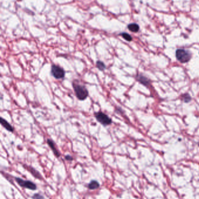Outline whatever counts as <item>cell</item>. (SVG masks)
I'll use <instances>...</instances> for the list:
<instances>
[{
  "instance_id": "obj_1",
  "label": "cell",
  "mask_w": 199,
  "mask_h": 199,
  "mask_svg": "<svg viewBox=\"0 0 199 199\" xmlns=\"http://www.w3.org/2000/svg\"><path fill=\"white\" fill-rule=\"evenodd\" d=\"M72 87L75 94V96L79 101H84L88 96V91L86 88L82 85L76 83V81L72 82Z\"/></svg>"
},
{
  "instance_id": "obj_2",
  "label": "cell",
  "mask_w": 199,
  "mask_h": 199,
  "mask_svg": "<svg viewBox=\"0 0 199 199\" xmlns=\"http://www.w3.org/2000/svg\"><path fill=\"white\" fill-rule=\"evenodd\" d=\"M176 57L180 62L184 63L188 62L191 60L192 55L189 51H187L185 49H179L176 52Z\"/></svg>"
},
{
  "instance_id": "obj_3",
  "label": "cell",
  "mask_w": 199,
  "mask_h": 199,
  "mask_svg": "<svg viewBox=\"0 0 199 199\" xmlns=\"http://www.w3.org/2000/svg\"><path fill=\"white\" fill-rule=\"evenodd\" d=\"M96 120L101 125L106 126L110 125L112 123V119L105 113L102 112H97L94 113Z\"/></svg>"
},
{
  "instance_id": "obj_4",
  "label": "cell",
  "mask_w": 199,
  "mask_h": 199,
  "mask_svg": "<svg viewBox=\"0 0 199 199\" xmlns=\"http://www.w3.org/2000/svg\"><path fill=\"white\" fill-rule=\"evenodd\" d=\"M65 74V71L62 67L56 64H53L51 67V75L56 79H63Z\"/></svg>"
},
{
  "instance_id": "obj_5",
  "label": "cell",
  "mask_w": 199,
  "mask_h": 199,
  "mask_svg": "<svg viewBox=\"0 0 199 199\" xmlns=\"http://www.w3.org/2000/svg\"><path fill=\"white\" fill-rule=\"evenodd\" d=\"M15 181L18 183V184L21 187H23V188H26V189H28L32 191H35L37 189L36 185L34 183L30 181H25L19 178H16Z\"/></svg>"
},
{
  "instance_id": "obj_6",
  "label": "cell",
  "mask_w": 199,
  "mask_h": 199,
  "mask_svg": "<svg viewBox=\"0 0 199 199\" xmlns=\"http://www.w3.org/2000/svg\"><path fill=\"white\" fill-rule=\"evenodd\" d=\"M47 142L48 145H49V147H50V148L52 149V150L53 151V153L55 154V155L57 157H59L60 155V154L59 151L57 150V148L56 147V144H55L54 141H53L52 140H51V139H48V140H47Z\"/></svg>"
},
{
  "instance_id": "obj_7",
  "label": "cell",
  "mask_w": 199,
  "mask_h": 199,
  "mask_svg": "<svg viewBox=\"0 0 199 199\" xmlns=\"http://www.w3.org/2000/svg\"><path fill=\"white\" fill-rule=\"evenodd\" d=\"M1 125L8 132H13V127L4 119H3L2 118H1Z\"/></svg>"
},
{
  "instance_id": "obj_8",
  "label": "cell",
  "mask_w": 199,
  "mask_h": 199,
  "mask_svg": "<svg viewBox=\"0 0 199 199\" xmlns=\"http://www.w3.org/2000/svg\"><path fill=\"white\" fill-rule=\"evenodd\" d=\"M137 80L144 85L147 86L148 84H149V81L148 80V79L141 75H139L137 76Z\"/></svg>"
},
{
  "instance_id": "obj_9",
  "label": "cell",
  "mask_w": 199,
  "mask_h": 199,
  "mask_svg": "<svg viewBox=\"0 0 199 199\" xmlns=\"http://www.w3.org/2000/svg\"><path fill=\"white\" fill-rule=\"evenodd\" d=\"M127 28L130 31L134 32V33H137L140 30L139 25L137 23H132L129 24L127 26Z\"/></svg>"
},
{
  "instance_id": "obj_10",
  "label": "cell",
  "mask_w": 199,
  "mask_h": 199,
  "mask_svg": "<svg viewBox=\"0 0 199 199\" xmlns=\"http://www.w3.org/2000/svg\"><path fill=\"white\" fill-rule=\"evenodd\" d=\"M27 169L35 178H36L38 179H42L40 174L38 172H37L34 168H32L30 166H28Z\"/></svg>"
},
{
  "instance_id": "obj_11",
  "label": "cell",
  "mask_w": 199,
  "mask_h": 199,
  "mask_svg": "<svg viewBox=\"0 0 199 199\" xmlns=\"http://www.w3.org/2000/svg\"><path fill=\"white\" fill-rule=\"evenodd\" d=\"M99 188V183L96 181H91L88 185V188L90 190H95Z\"/></svg>"
},
{
  "instance_id": "obj_12",
  "label": "cell",
  "mask_w": 199,
  "mask_h": 199,
  "mask_svg": "<svg viewBox=\"0 0 199 199\" xmlns=\"http://www.w3.org/2000/svg\"><path fill=\"white\" fill-rule=\"evenodd\" d=\"M96 67L101 71H103L106 69V65L105 64V63L100 60H98L96 62Z\"/></svg>"
},
{
  "instance_id": "obj_13",
  "label": "cell",
  "mask_w": 199,
  "mask_h": 199,
  "mask_svg": "<svg viewBox=\"0 0 199 199\" xmlns=\"http://www.w3.org/2000/svg\"><path fill=\"white\" fill-rule=\"evenodd\" d=\"M120 35L123 37V38L124 39H125L126 40H127L128 42H131L133 40L132 36L130 35H129V33H127L126 32H123V33H120Z\"/></svg>"
},
{
  "instance_id": "obj_14",
  "label": "cell",
  "mask_w": 199,
  "mask_h": 199,
  "mask_svg": "<svg viewBox=\"0 0 199 199\" xmlns=\"http://www.w3.org/2000/svg\"><path fill=\"white\" fill-rule=\"evenodd\" d=\"M183 100L186 103H188L191 101V97L189 94H185L183 96Z\"/></svg>"
},
{
  "instance_id": "obj_15",
  "label": "cell",
  "mask_w": 199,
  "mask_h": 199,
  "mask_svg": "<svg viewBox=\"0 0 199 199\" xmlns=\"http://www.w3.org/2000/svg\"><path fill=\"white\" fill-rule=\"evenodd\" d=\"M32 199H45V198L43 197V196L39 194V193H36L33 196H32Z\"/></svg>"
},
{
  "instance_id": "obj_16",
  "label": "cell",
  "mask_w": 199,
  "mask_h": 199,
  "mask_svg": "<svg viewBox=\"0 0 199 199\" xmlns=\"http://www.w3.org/2000/svg\"><path fill=\"white\" fill-rule=\"evenodd\" d=\"M65 158L67 161H72L73 159L71 155H67L66 156H65Z\"/></svg>"
}]
</instances>
